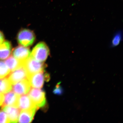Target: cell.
<instances>
[{"instance_id": "obj_1", "label": "cell", "mask_w": 123, "mask_h": 123, "mask_svg": "<svg viewBox=\"0 0 123 123\" xmlns=\"http://www.w3.org/2000/svg\"><path fill=\"white\" fill-rule=\"evenodd\" d=\"M50 54L48 46L43 42H40L33 48L31 57L40 62L46 61Z\"/></svg>"}, {"instance_id": "obj_2", "label": "cell", "mask_w": 123, "mask_h": 123, "mask_svg": "<svg viewBox=\"0 0 123 123\" xmlns=\"http://www.w3.org/2000/svg\"><path fill=\"white\" fill-rule=\"evenodd\" d=\"M23 67L25 69L28 76L29 75L44 71V69L47 67V65L43 62L37 61L30 56L23 63Z\"/></svg>"}, {"instance_id": "obj_3", "label": "cell", "mask_w": 123, "mask_h": 123, "mask_svg": "<svg viewBox=\"0 0 123 123\" xmlns=\"http://www.w3.org/2000/svg\"><path fill=\"white\" fill-rule=\"evenodd\" d=\"M31 86L33 88L40 89L43 87L44 81H48L50 76L48 74L43 71L30 75L27 77Z\"/></svg>"}, {"instance_id": "obj_4", "label": "cell", "mask_w": 123, "mask_h": 123, "mask_svg": "<svg viewBox=\"0 0 123 123\" xmlns=\"http://www.w3.org/2000/svg\"><path fill=\"white\" fill-rule=\"evenodd\" d=\"M35 36L32 31L27 29H23L18 33L17 40L18 43L22 46L29 47L32 45L35 42Z\"/></svg>"}, {"instance_id": "obj_5", "label": "cell", "mask_w": 123, "mask_h": 123, "mask_svg": "<svg viewBox=\"0 0 123 123\" xmlns=\"http://www.w3.org/2000/svg\"><path fill=\"white\" fill-rule=\"evenodd\" d=\"M29 95L37 107H43L46 105V95L44 91L37 88H31L29 92Z\"/></svg>"}, {"instance_id": "obj_6", "label": "cell", "mask_w": 123, "mask_h": 123, "mask_svg": "<svg viewBox=\"0 0 123 123\" xmlns=\"http://www.w3.org/2000/svg\"><path fill=\"white\" fill-rule=\"evenodd\" d=\"M31 53L29 48L22 45L16 47L12 51L13 56L23 63L30 57Z\"/></svg>"}, {"instance_id": "obj_7", "label": "cell", "mask_w": 123, "mask_h": 123, "mask_svg": "<svg viewBox=\"0 0 123 123\" xmlns=\"http://www.w3.org/2000/svg\"><path fill=\"white\" fill-rule=\"evenodd\" d=\"M27 77L26 71L23 66L10 73L7 78L11 84L14 85L23 79H27Z\"/></svg>"}, {"instance_id": "obj_8", "label": "cell", "mask_w": 123, "mask_h": 123, "mask_svg": "<svg viewBox=\"0 0 123 123\" xmlns=\"http://www.w3.org/2000/svg\"><path fill=\"white\" fill-rule=\"evenodd\" d=\"M31 86L29 80L25 79L13 85L12 90L15 93L20 95L26 94L30 90Z\"/></svg>"}, {"instance_id": "obj_9", "label": "cell", "mask_w": 123, "mask_h": 123, "mask_svg": "<svg viewBox=\"0 0 123 123\" xmlns=\"http://www.w3.org/2000/svg\"><path fill=\"white\" fill-rule=\"evenodd\" d=\"M20 95L14 92L6 93L4 95V100L2 106H8L15 108L18 107Z\"/></svg>"}, {"instance_id": "obj_10", "label": "cell", "mask_w": 123, "mask_h": 123, "mask_svg": "<svg viewBox=\"0 0 123 123\" xmlns=\"http://www.w3.org/2000/svg\"><path fill=\"white\" fill-rule=\"evenodd\" d=\"M38 109V108L36 107L33 109L22 110L18 117V123H31L33 120L36 112Z\"/></svg>"}, {"instance_id": "obj_11", "label": "cell", "mask_w": 123, "mask_h": 123, "mask_svg": "<svg viewBox=\"0 0 123 123\" xmlns=\"http://www.w3.org/2000/svg\"><path fill=\"white\" fill-rule=\"evenodd\" d=\"M2 110L7 115L10 123H18V117L20 112V110L19 108L5 106H2Z\"/></svg>"}, {"instance_id": "obj_12", "label": "cell", "mask_w": 123, "mask_h": 123, "mask_svg": "<svg viewBox=\"0 0 123 123\" xmlns=\"http://www.w3.org/2000/svg\"><path fill=\"white\" fill-rule=\"evenodd\" d=\"M18 107L20 110H22L33 109L37 107L34 103L29 95L24 94L22 95L21 97L20 96Z\"/></svg>"}, {"instance_id": "obj_13", "label": "cell", "mask_w": 123, "mask_h": 123, "mask_svg": "<svg viewBox=\"0 0 123 123\" xmlns=\"http://www.w3.org/2000/svg\"><path fill=\"white\" fill-rule=\"evenodd\" d=\"M11 45L10 42L4 41L0 44V60L6 59L10 56Z\"/></svg>"}, {"instance_id": "obj_14", "label": "cell", "mask_w": 123, "mask_h": 123, "mask_svg": "<svg viewBox=\"0 0 123 123\" xmlns=\"http://www.w3.org/2000/svg\"><path fill=\"white\" fill-rule=\"evenodd\" d=\"M4 62L11 72L14 71L23 66V62L17 60L12 56H10Z\"/></svg>"}, {"instance_id": "obj_15", "label": "cell", "mask_w": 123, "mask_h": 123, "mask_svg": "<svg viewBox=\"0 0 123 123\" xmlns=\"http://www.w3.org/2000/svg\"><path fill=\"white\" fill-rule=\"evenodd\" d=\"M12 90V84L7 78L0 79V93H6Z\"/></svg>"}, {"instance_id": "obj_16", "label": "cell", "mask_w": 123, "mask_h": 123, "mask_svg": "<svg viewBox=\"0 0 123 123\" xmlns=\"http://www.w3.org/2000/svg\"><path fill=\"white\" fill-rule=\"evenodd\" d=\"M11 71L5 62L0 61V79L8 77Z\"/></svg>"}, {"instance_id": "obj_17", "label": "cell", "mask_w": 123, "mask_h": 123, "mask_svg": "<svg viewBox=\"0 0 123 123\" xmlns=\"http://www.w3.org/2000/svg\"><path fill=\"white\" fill-rule=\"evenodd\" d=\"M121 36H122L120 32L115 34L112 39L111 43L112 47H116L119 44L121 40Z\"/></svg>"}, {"instance_id": "obj_18", "label": "cell", "mask_w": 123, "mask_h": 123, "mask_svg": "<svg viewBox=\"0 0 123 123\" xmlns=\"http://www.w3.org/2000/svg\"><path fill=\"white\" fill-rule=\"evenodd\" d=\"M0 123H10L7 115L2 110H0Z\"/></svg>"}, {"instance_id": "obj_19", "label": "cell", "mask_w": 123, "mask_h": 123, "mask_svg": "<svg viewBox=\"0 0 123 123\" xmlns=\"http://www.w3.org/2000/svg\"><path fill=\"white\" fill-rule=\"evenodd\" d=\"M63 92V89L61 88L60 85V83L57 84L56 86L55 89L53 90V93L55 94L60 95L62 94Z\"/></svg>"}, {"instance_id": "obj_20", "label": "cell", "mask_w": 123, "mask_h": 123, "mask_svg": "<svg viewBox=\"0 0 123 123\" xmlns=\"http://www.w3.org/2000/svg\"><path fill=\"white\" fill-rule=\"evenodd\" d=\"M4 100V95L2 93H0V106L2 105Z\"/></svg>"}, {"instance_id": "obj_21", "label": "cell", "mask_w": 123, "mask_h": 123, "mask_svg": "<svg viewBox=\"0 0 123 123\" xmlns=\"http://www.w3.org/2000/svg\"><path fill=\"white\" fill-rule=\"evenodd\" d=\"M4 36L2 32L0 31V44L5 41Z\"/></svg>"}]
</instances>
